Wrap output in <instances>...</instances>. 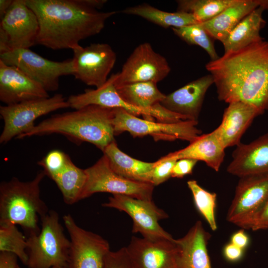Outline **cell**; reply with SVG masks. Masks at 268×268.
Wrapping results in <instances>:
<instances>
[{
	"label": "cell",
	"instance_id": "1",
	"mask_svg": "<svg viewBox=\"0 0 268 268\" xmlns=\"http://www.w3.org/2000/svg\"><path fill=\"white\" fill-rule=\"evenodd\" d=\"M213 77L218 99L241 101L263 113L268 111V41L224 52L205 65Z\"/></svg>",
	"mask_w": 268,
	"mask_h": 268
},
{
	"label": "cell",
	"instance_id": "2",
	"mask_svg": "<svg viewBox=\"0 0 268 268\" xmlns=\"http://www.w3.org/2000/svg\"><path fill=\"white\" fill-rule=\"evenodd\" d=\"M36 14L39 31L36 44L52 50L80 46L79 42L99 34L116 11L100 12L83 0H25Z\"/></svg>",
	"mask_w": 268,
	"mask_h": 268
},
{
	"label": "cell",
	"instance_id": "3",
	"mask_svg": "<svg viewBox=\"0 0 268 268\" xmlns=\"http://www.w3.org/2000/svg\"><path fill=\"white\" fill-rule=\"evenodd\" d=\"M113 111L114 108L91 105L52 115L17 138L60 134L77 144L91 143L103 151L115 141Z\"/></svg>",
	"mask_w": 268,
	"mask_h": 268
},
{
	"label": "cell",
	"instance_id": "4",
	"mask_svg": "<svg viewBox=\"0 0 268 268\" xmlns=\"http://www.w3.org/2000/svg\"><path fill=\"white\" fill-rule=\"evenodd\" d=\"M45 176L42 170L29 181L13 177L1 182L0 225H18L27 237L39 233V222L49 210L40 197V184Z\"/></svg>",
	"mask_w": 268,
	"mask_h": 268
},
{
	"label": "cell",
	"instance_id": "5",
	"mask_svg": "<svg viewBox=\"0 0 268 268\" xmlns=\"http://www.w3.org/2000/svg\"><path fill=\"white\" fill-rule=\"evenodd\" d=\"M39 233L27 237L28 268H68L71 242L65 236L58 212L41 218Z\"/></svg>",
	"mask_w": 268,
	"mask_h": 268
},
{
	"label": "cell",
	"instance_id": "6",
	"mask_svg": "<svg viewBox=\"0 0 268 268\" xmlns=\"http://www.w3.org/2000/svg\"><path fill=\"white\" fill-rule=\"evenodd\" d=\"M198 123V121L193 120L175 123L150 121L120 108H114L112 120L115 135L128 132L134 137L150 135L155 141L179 139L190 142L202 134V131L196 127Z\"/></svg>",
	"mask_w": 268,
	"mask_h": 268
},
{
	"label": "cell",
	"instance_id": "7",
	"mask_svg": "<svg viewBox=\"0 0 268 268\" xmlns=\"http://www.w3.org/2000/svg\"><path fill=\"white\" fill-rule=\"evenodd\" d=\"M69 107L67 99L60 93L47 98L0 106V115L4 122L0 143H6L33 128L35 121L57 110Z\"/></svg>",
	"mask_w": 268,
	"mask_h": 268
},
{
	"label": "cell",
	"instance_id": "8",
	"mask_svg": "<svg viewBox=\"0 0 268 268\" xmlns=\"http://www.w3.org/2000/svg\"><path fill=\"white\" fill-rule=\"evenodd\" d=\"M115 74H112L101 86L95 89H87L84 92L71 95L67 99L69 107L74 110L95 105L109 108H120L130 114L150 121L175 123L187 120L184 116L172 112L164 107L156 110H147L134 107L125 101L118 93L114 81Z\"/></svg>",
	"mask_w": 268,
	"mask_h": 268
},
{
	"label": "cell",
	"instance_id": "9",
	"mask_svg": "<svg viewBox=\"0 0 268 268\" xmlns=\"http://www.w3.org/2000/svg\"><path fill=\"white\" fill-rule=\"evenodd\" d=\"M0 60L17 67L39 83L47 91H55L59 87L62 76L72 75V59L57 62L48 60L29 49H18L0 54Z\"/></svg>",
	"mask_w": 268,
	"mask_h": 268
},
{
	"label": "cell",
	"instance_id": "10",
	"mask_svg": "<svg viewBox=\"0 0 268 268\" xmlns=\"http://www.w3.org/2000/svg\"><path fill=\"white\" fill-rule=\"evenodd\" d=\"M85 170L86 180L80 200L100 192L152 200L153 185L130 180L118 175L112 170L107 158L104 154L94 165Z\"/></svg>",
	"mask_w": 268,
	"mask_h": 268
},
{
	"label": "cell",
	"instance_id": "11",
	"mask_svg": "<svg viewBox=\"0 0 268 268\" xmlns=\"http://www.w3.org/2000/svg\"><path fill=\"white\" fill-rule=\"evenodd\" d=\"M268 198V173L240 178L228 210V221L243 229L252 224Z\"/></svg>",
	"mask_w": 268,
	"mask_h": 268
},
{
	"label": "cell",
	"instance_id": "12",
	"mask_svg": "<svg viewBox=\"0 0 268 268\" xmlns=\"http://www.w3.org/2000/svg\"><path fill=\"white\" fill-rule=\"evenodd\" d=\"M39 24L25 0H13L0 23V54L36 44Z\"/></svg>",
	"mask_w": 268,
	"mask_h": 268
},
{
	"label": "cell",
	"instance_id": "13",
	"mask_svg": "<svg viewBox=\"0 0 268 268\" xmlns=\"http://www.w3.org/2000/svg\"><path fill=\"white\" fill-rule=\"evenodd\" d=\"M102 206L127 213L133 220V233H139L144 238L152 240L174 239L159 224L160 220L167 218L168 215L152 200L112 195Z\"/></svg>",
	"mask_w": 268,
	"mask_h": 268
},
{
	"label": "cell",
	"instance_id": "14",
	"mask_svg": "<svg viewBox=\"0 0 268 268\" xmlns=\"http://www.w3.org/2000/svg\"><path fill=\"white\" fill-rule=\"evenodd\" d=\"M171 71L166 59L155 52L148 42L137 46L115 73V86L141 82L158 83Z\"/></svg>",
	"mask_w": 268,
	"mask_h": 268
},
{
	"label": "cell",
	"instance_id": "15",
	"mask_svg": "<svg viewBox=\"0 0 268 268\" xmlns=\"http://www.w3.org/2000/svg\"><path fill=\"white\" fill-rule=\"evenodd\" d=\"M63 218L71 242L68 268H103L110 251L108 242L79 227L70 214Z\"/></svg>",
	"mask_w": 268,
	"mask_h": 268
},
{
	"label": "cell",
	"instance_id": "16",
	"mask_svg": "<svg viewBox=\"0 0 268 268\" xmlns=\"http://www.w3.org/2000/svg\"><path fill=\"white\" fill-rule=\"evenodd\" d=\"M126 249L133 268H183L177 240L133 236Z\"/></svg>",
	"mask_w": 268,
	"mask_h": 268
},
{
	"label": "cell",
	"instance_id": "17",
	"mask_svg": "<svg viewBox=\"0 0 268 268\" xmlns=\"http://www.w3.org/2000/svg\"><path fill=\"white\" fill-rule=\"evenodd\" d=\"M75 78L98 88L108 79L116 61V54L110 45L94 43L72 50Z\"/></svg>",
	"mask_w": 268,
	"mask_h": 268
},
{
	"label": "cell",
	"instance_id": "18",
	"mask_svg": "<svg viewBox=\"0 0 268 268\" xmlns=\"http://www.w3.org/2000/svg\"><path fill=\"white\" fill-rule=\"evenodd\" d=\"M48 97V91L39 83L0 60V100L5 105Z\"/></svg>",
	"mask_w": 268,
	"mask_h": 268
},
{
	"label": "cell",
	"instance_id": "19",
	"mask_svg": "<svg viewBox=\"0 0 268 268\" xmlns=\"http://www.w3.org/2000/svg\"><path fill=\"white\" fill-rule=\"evenodd\" d=\"M213 83L211 74L201 76L166 95L160 104L167 110L190 120L198 121L206 93Z\"/></svg>",
	"mask_w": 268,
	"mask_h": 268
},
{
	"label": "cell",
	"instance_id": "20",
	"mask_svg": "<svg viewBox=\"0 0 268 268\" xmlns=\"http://www.w3.org/2000/svg\"><path fill=\"white\" fill-rule=\"evenodd\" d=\"M263 114L247 103L241 101L231 102L224 110L221 124L213 131L225 149L237 146L254 119Z\"/></svg>",
	"mask_w": 268,
	"mask_h": 268
},
{
	"label": "cell",
	"instance_id": "21",
	"mask_svg": "<svg viewBox=\"0 0 268 268\" xmlns=\"http://www.w3.org/2000/svg\"><path fill=\"white\" fill-rule=\"evenodd\" d=\"M227 168L230 174L239 178L268 173V133L249 143H240L233 151Z\"/></svg>",
	"mask_w": 268,
	"mask_h": 268
},
{
	"label": "cell",
	"instance_id": "22",
	"mask_svg": "<svg viewBox=\"0 0 268 268\" xmlns=\"http://www.w3.org/2000/svg\"><path fill=\"white\" fill-rule=\"evenodd\" d=\"M225 148L214 131L199 136L186 147L163 156L176 160L188 158L203 161L216 172L219 170L225 157Z\"/></svg>",
	"mask_w": 268,
	"mask_h": 268
},
{
	"label": "cell",
	"instance_id": "23",
	"mask_svg": "<svg viewBox=\"0 0 268 268\" xmlns=\"http://www.w3.org/2000/svg\"><path fill=\"white\" fill-rule=\"evenodd\" d=\"M210 238L201 222L197 221L184 236L176 239L183 268H211L207 248Z\"/></svg>",
	"mask_w": 268,
	"mask_h": 268
},
{
	"label": "cell",
	"instance_id": "24",
	"mask_svg": "<svg viewBox=\"0 0 268 268\" xmlns=\"http://www.w3.org/2000/svg\"><path fill=\"white\" fill-rule=\"evenodd\" d=\"M258 6L257 0H237L213 18L200 24L212 38L222 43L236 25Z\"/></svg>",
	"mask_w": 268,
	"mask_h": 268
},
{
	"label": "cell",
	"instance_id": "25",
	"mask_svg": "<svg viewBox=\"0 0 268 268\" xmlns=\"http://www.w3.org/2000/svg\"><path fill=\"white\" fill-rule=\"evenodd\" d=\"M103 152L117 174L130 180L149 183L154 162H144L129 156L119 149L115 141L110 143Z\"/></svg>",
	"mask_w": 268,
	"mask_h": 268
},
{
	"label": "cell",
	"instance_id": "26",
	"mask_svg": "<svg viewBox=\"0 0 268 268\" xmlns=\"http://www.w3.org/2000/svg\"><path fill=\"white\" fill-rule=\"evenodd\" d=\"M264 11L258 6L236 25L222 43L225 52L242 49L264 39L260 35L266 23L263 17Z\"/></svg>",
	"mask_w": 268,
	"mask_h": 268
},
{
	"label": "cell",
	"instance_id": "27",
	"mask_svg": "<svg viewBox=\"0 0 268 268\" xmlns=\"http://www.w3.org/2000/svg\"><path fill=\"white\" fill-rule=\"evenodd\" d=\"M115 86L120 96L134 107L147 110L163 107L160 103L166 95L159 90L157 83L141 82Z\"/></svg>",
	"mask_w": 268,
	"mask_h": 268
},
{
	"label": "cell",
	"instance_id": "28",
	"mask_svg": "<svg viewBox=\"0 0 268 268\" xmlns=\"http://www.w3.org/2000/svg\"><path fill=\"white\" fill-rule=\"evenodd\" d=\"M121 12L126 14L141 17L164 28H178L200 23L190 13L165 11L147 3L128 7Z\"/></svg>",
	"mask_w": 268,
	"mask_h": 268
},
{
	"label": "cell",
	"instance_id": "29",
	"mask_svg": "<svg viewBox=\"0 0 268 268\" xmlns=\"http://www.w3.org/2000/svg\"><path fill=\"white\" fill-rule=\"evenodd\" d=\"M51 179L61 191L66 203L73 204L80 201L86 174L85 169L76 166L70 158L65 168Z\"/></svg>",
	"mask_w": 268,
	"mask_h": 268
},
{
	"label": "cell",
	"instance_id": "30",
	"mask_svg": "<svg viewBox=\"0 0 268 268\" xmlns=\"http://www.w3.org/2000/svg\"><path fill=\"white\" fill-rule=\"evenodd\" d=\"M237 0H178L177 11L192 14L200 22L213 18Z\"/></svg>",
	"mask_w": 268,
	"mask_h": 268
},
{
	"label": "cell",
	"instance_id": "31",
	"mask_svg": "<svg viewBox=\"0 0 268 268\" xmlns=\"http://www.w3.org/2000/svg\"><path fill=\"white\" fill-rule=\"evenodd\" d=\"M27 237L14 224L0 225V251L15 255L21 262L27 265Z\"/></svg>",
	"mask_w": 268,
	"mask_h": 268
},
{
	"label": "cell",
	"instance_id": "32",
	"mask_svg": "<svg viewBox=\"0 0 268 268\" xmlns=\"http://www.w3.org/2000/svg\"><path fill=\"white\" fill-rule=\"evenodd\" d=\"M187 185L192 192L197 209L208 223L211 229L215 231L217 228L215 213L216 194L204 190L196 180L188 181Z\"/></svg>",
	"mask_w": 268,
	"mask_h": 268
},
{
	"label": "cell",
	"instance_id": "33",
	"mask_svg": "<svg viewBox=\"0 0 268 268\" xmlns=\"http://www.w3.org/2000/svg\"><path fill=\"white\" fill-rule=\"evenodd\" d=\"M172 29L175 35L188 44L202 48L210 58V61L216 60L219 57L216 52L212 38L200 23Z\"/></svg>",
	"mask_w": 268,
	"mask_h": 268
},
{
	"label": "cell",
	"instance_id": "34",
	"mask_svg": "<svg viewBox=\"0 0 268 268\" xmlns=\"http://www.w3.org/2000/svg\"><path fill=\"white\" fill-rule=\"evenodd\" d=\"M69 158L67 154L62 151L53 150L37 163L43 168L46 176L51 179L65 168Z\"/></svg>",
	"mask_w": 268,
	"mask_h": 268
},
{
	"label": "cell",
	"instance_id": "35",
	"mask_svg": "<svg viewBox=\"0 0 268 268\" xmlns=\"http://www.w3.org/2000/svg\"><path fill=\"white\" fill-rule=\"evenodd\" d=\"M177 160L161 157L154 162L149 178V183L154 186H158L171 177L173 167Z\"/></svg>",
	"mask_w": 268,
	"mask_h": 268
},
{
	"label": "cell",
	"instance_id": "36",
	"mask_svg": "<svg viewBox=\"0 0 268 268\" xmlns=\"http://www.w3.org/2000/svg\"><path fill=\"white\" fill-rule=\"evenodd\" d=\"M103 268H133L126 247L106 255Z\"/></svg>",
	"mask_w": 268,
	"mask_h": 268
},
{
	"label": "cell",
	"instance_id": "37",
	"mask_svg": "<svg viewBox=\"0 0 268 268\" xmlns=\"http://www.w3.org/2000/svg\"><path fill=\"white\" fill-rule=\"evenodd\" d=\"M197 162L196 160L188 158L177 160L173 167L171 177L182 178L191 174Z\"/></svg>",
	"mask_w": 268,
	"mask_h": 268
},
{
	"label": "cell",
	"instance_id": "38",
	"mask_svg": "<svg viewBox=\"0 0 268 268\" xmlns=\"http://www.w3.org/2000/svg\"><path fill=\"white\" fill-rule=\"evenodd\" d=\"M268 229V198L255 218L251 230L257 231Z\"/></svg>",
	"mask_w": 268,
	"mask_h": 268
},
{
	"label": "cell",
	"instance_id": "39",
	"mask_svg": "<svg viewBox=\"0 0 268 268\" xmlns=\"http://www.w3.org/2000/svg\"><path fill=\"white\" fill-rule=\"evenodd\" d=\"M243 250L230 242L225 246L223 253L225 258L229 261L236 262L242 258Z\"/></svg>",
	"mask_w": 268,
	"mask_h": 268
},
{
	"label": "cell",
	"instance_id": "40",
	"mask_svg": "<svg viewBox=\"0 0 268 268\" xmlns=\"http://www.w3.org/2000/svg\"><path fill=\"white\" fill-rule=\"evenodd\" d=\"M17 257L12 253H0V268H18Z\"/></svg>",
	"mask_w": 268,
	"mask_h": 268
},
{
	"label": "cell",
	"instance_id": "41",
	"mask_svg": "<svg viewBox=\"0 0 268 268\" xmlns=\"http://www.w3.org/2000/svg\"><path fill=\"white\" fill-rule=\"evenodd\" d=\"M244 230L242 229L237 231L231 238V243L243 250L247 247L249 242V237Z\"/></svg>",
	"mask_w": 268,
	"mask_h": 268
},
{
	"label": "cell",
	"instance_id": "42",
	"mask_svg": "<svg viewBox=\"0 0 268 268\" xmlns=\"http://www.w3.org/2000/svg\"><path fill=\"white\" fill-rule=\"evenodd\" d=\"M12 0H0V20L4 16L12 2Z\"/></svg>",
	"mask_w": 268,
	"mask_h": 268
},
{
	"label": "cell",
	"instance_id": "43",
	"mask_svg": "<svg viewBox=\"0 0 268 268\" xmlns=\"http://www.w3.org/2000/svg\"><path fill=\"white\" fill-rule=\"evenodd\" d=\"M259 6L263 8L264 10L268 11V0H257Z\"/></svg>",
	"mask_w": 268,
	"mask_h": 268
}]
</instances>
